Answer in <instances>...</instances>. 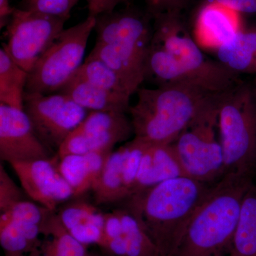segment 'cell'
I'll return each mask as SVG.
<instances>
[{"instance_id": "cell-22", "label": "cell", "mask_w": 256, "mask_h": 256, "mask_svg": "<svg viewBox=\"0 0 256 256\" xmlns=\"http://www.w3.org/2000/svg\"><path fill=\"white\" fill-rule=\"evenodd\" d=\"M42 228L0 216V244L5 256H26L41 246Z\"/></svg>"}, {"instance_id": "cell-35", "label": "cell", "mask_w": 256, "mask_h": 256, "mask_svg": "<svg viewBox=\"0 0 256 256\" xmlns=\"http://www.w3.org/2000/svg\"><path fill=\"white\" fill-rule=\"evenodd\" d=\"M38 252H33V254H30V255L26 256H40V252H38Z\"/></svg>"}, {"instance_id": "cell-17", "label": "cell", "mask_w": 256, "mask_h": 256, "mask_svg": "<svg viewBox=\"0 0 256 256\" xmlns=\"http://www.w3.org/2000/svg\"><path fill=\"white\" fill-rule=\"evenodd\" d=\"M181 176L184 172L173 143L149 144L141 159L134 194Z\"/></svg>"}, {"instance_id": "cell-28", "label": "cell", "mask_w": 256, "mask_h": 256, "mask_svg": "<svg viewBox=\"0 0 256 256\" xmlns=\"http://www.w3.org/2000/svg\"><path fill=\"white\" fill-rule=\"evenodd\" d=\"M79 0H22L16 8L33 10L60 18H70V12Z\"/></svg>"}, {"instance_id": "cell-19", "label": "cell", "mask_w": 256, "mask_h": 256, "mask_svg": "<svg viewBox=\"0 0 256 256\" xmlns=\"http://www.w3.org/2000/svg\"><path fill=\"white\" fill-rule=\"evenodd\" d=\"M57 215L66 229L78 242L88 247L100 246L105 214L97 207L86 202H74L64 206Z\"/></svg>"}, {"instance_id": "cell-13", "label": "cell", "mask_w": 256, "mask_h": 256, "mask_svg": "<svg viewBox=\"0 0 256 256\" xmlns=\"http://www.w3.org/2000/svg\"><path fill=\"white\" fill-rule=\"evenodd\" d=\"M50 150L37 137L24 110L0 104V158L8 163L46 160Z\"/></svg>"}, {"instance_id": "cell-1", "label": "cell", "mask_w": 256, "mask_h": 256, "mask_svg": "<svg viewBox=\"0 0 256 256\" xmlns=\"http://www.w3.org/2000/svg\"><path fill=\"white\" fill-rule=\"evenodd\" d=\"M213 185L178 176L134 194L124 201V207L136 216L163 256H174Z\"/></svg>"}, {"instance_id": "cell-7", "label": "cell", "mask_w": 256, "mask_h": 256, "mask_svg": "<svg viewBox=\"0 0 256 256\" xmlns=\"http://www.w3.org/2000/svg\"><path fill=\"white\" fill-rule=\"evenodd\" d=\"M95 25L96 18L88 16L82 22L64 28L28 74L25 92H58L82 65Z\"/></svg>"}, {"instance_id": "cell-34", "label": "cell", "mask_w": 256, "mask_h": 256, "mask_svg": "<svg viewBox=\"0 0 256 256\" xmlns=\"http://www.w3.org/2000/svg\"><path fill=\"white\" fill-rule=\"evenodd\" d=\"M95 256H117L112 255V254H107V252H100V254H94Z\"/></svg>"}, {"instance_id": "cell-33", "label": "cell", "mask_w": 256, "mask_h": 256, "mask_svg": "<svg viewBox=\"0 0 256 256\" xmlns=\"http://www.w3.org/2000/svg\"><path fill=\"white\" fill-rule=\"evenodd\" d=\"M14 10L10 4V0H0V28H6Z\"/></svg>"}, {"instance_id": "cell-9", "label": "cell", "mask_w": 256, "mask_h": 256, "mask_svg": "<svg viewBox=\"0 0 256 256\" xmlns=\"http://www.w3.org/2000/svg\"><path fill=\"white\" fill-rule=\"evenodd\" d=\"M24 110L37 137L50 151H58L70 132L86 117L87 110L73 100L57 94L25 92Z\"/></svg>"}, {"instance_id": "cell-24", "label": "cell", "mask_w": 256, "mask_h": 256, "mask_svg": "<svg viewBox=\"0 0 256 256\" xmlns=\"http://www.w3.org/2000/svg\"><path fill=\"white\" fill-rule=\"evenodd\" d=\"M229 256H256V180L242 200Z\"/></svg>"}, {"instance_id": "cell-5", "label": "cell", "mask_w": 256, "mask_h": 256, "mask_svg": "<svg viewBox=\"0 0 256 256\" xmlns=\"http://www.w3.org/2000/svg\"><path fill=\"white\" fill-rule=\"evenodd\" d=\"M154 18L152 45L169 54L194 84L214 94H224L238 84V74L205 56L182 23L180 11Z\"/></svg>"}, {"instance_id": "cell-8", "label": "cell", "mask_w": 256, "mask_h": 256, "mask_svg": "<svg viewBox=\"0 0 256 256\" xmlns=\"http://www.w3.org/2000/svg\"><path fill=\"white\" fill-rule=\"evenodd\" d=\"M67 20L40 12L15 8L6 26L8 43L3 44L2 46L12 60L28 74L63 32Z\"/></svg>"}, {"instance_id": "cell-29", "label": "cell", "mask_w": 256, "mask_h": 256, "mask_svg": "<svg viewBox=\"0 0 256 256\" xmlns=\"http://www.w3.org/2000/svg\"><path fill=\"white\" fill-rule=\"evenodd\" d=\"M20 188L6 172L2 164L0 165V212H6L18 202L22 201Z\"/></svg>"}, {"instance_id": "cell-6", "label": "cell", "mask_w": 256, "mask_h": 256, "mask_svg": "<svg viewBox=\"0 0 256 256\" xmlns=\"http://www.w3.org/2000/svg\"><path fill=\"white\" fill-rule=\"evenodd\" d=\"M220 95L205 107L173 142L185 176L214 184L225 175L218 130Z\"/></svg>"}, {"instance_id": "cell-25", "label": "cell", "mask_w": 256, "mask_h": 256, "mask_svg": "<svg viewBox=\"0 0 256 256\" xmlns=\"http://www.w3.org/2000/svg\"><path fill=\"white\" fill-rule=\"evenodd\" d=\"M28 73L12 60L4 47L0 50V104L24 110Z\"/></svg>"}, {"instance_id": "cell-30", "label": "cell", "mask_w": 256, "mask_h": 256, "mask_svg": "<svg viewBox=\"0 0 256 256\" xmlns=\"http://www.w3.org/2000/svg\"><path fill=\"white\" fill-rule=\"evenodd\" d=\"M184 0H144L146 12L152 18L172 11H180Z\"/></svg>"}, {"instance_id": "cell-23", "label": "cell", "mask_w": 256, "mask_h": 256, "mask_svg": "<svg viewBox=\"0 0 256 256\" xmlns=\"http://www.w3.org/2000/svg\"><path fill=\"white\" fill-rule=\"evenodd\" d=\"M42 235L45 238L38 250L41 256H95L69 233L54 212L47 220Z\"/></svg>"}, {"instance_id": "cell-11", "label": "cell", "mask_w": 256, "mask_h": 256, "mask_svg": "<svg viewBox=\"0 0 256 256\" xmlns=\"http://www.w3.org/2000/svg\"><path fill=\"white\" fill-rule=\"evenodd\" d=\"M148 144L134 138L111 152L92 190L96 204L124 202L134 194L141 159Z\"/></svg>"}, {"instance_id": "cell-16", "label": "cell", "mask_w": 256, "mask_h": 256, "mask_svg": "<svg viewBox=\"0 0 256 256\" xmlns=\"http://www.w3.org/2000/svg\"><path fill=\"white\" fill-rule=\"evenodd\" d=\"M240 15L227 6L208 0L196 16V38L204 46L216 50L242 30Z\"/></svg>"}, {"instance_id": "cell-10", "label": "cell", "mask_w": 256, "mask_h": 256, "mask_svg": "<svg viewBox=\"0 0 256 256\" xmlns=\"http://www.w3.org/2000/svg\"><path fill=\"white\" fill-rule=\"evenodd\" d=\"M132 133L131 120L124 112L90 111L62 143L57 156L114 151Z\"/></svg>"}, {"instance_id": "cell-26", "label": "cell", "mask_w": 256, "mask_h": 256, "mask_svg": "<svg viewBox=\"0 0 256 256\" xmlns=\"http://www.w3.org/2000/svg\"><path fill=\"white\" fill-rule=\"evenodd\" d=\"M76 73L96 86L131 97L118 74L97 58L88 56Z\"/></svg>"}, {"instance_id": "cell-15", "label": "cell", "mask_w": 256, "mask_h": 256, "mask_svg": "<svg viewBox=\"0 0 256 256\" xmlns=\"http://www.w3.org/2000/svg\"><path fill=\"white\" fill-rule=\"evenodd\" d=\"M151 44L146 40H131L110 45L96 43L88 56L101 60L114 70L132 96L146 80Z\"/></svg>"}, {"instance_id": "cell-14", "label": "cell", "mask_w": 256, "mask_h": 256, "mask_svg": "<svg viewBox=\"0 0 256 256\" xmlns=\"http://www.w3.org/2000/svg\"><path fill=\"white\" fill-rule=\"evenodd\" d=\"M101 252L117 256H163L128 208L105 214Z\"/></svg>"}, {"instance_id": "cell-2", "label": "cell", "mask_w": 256, "mask_h": 256, "mask_svg": "<svg viewBox=\"0 0 256 256\" xmlns=\"http://www.w3.org/2000/svg\"><path fill=\"white\" fill-rule=\"evenodd\" d=\"M137 94V102L128 111L134 138L151 144L174 142L198 114L222 95L185 84L140 88Z\"/></svg>"}, {"instance_id": "cell-18", "label": "cell", "mask_w": 256, "mask_h": 256, "mask_svg": "<svg viewBox=\"0 0 256 256\" xmlns=\"http://www.w3.org/2000/svg\"><path fill=\"white\" fill-rule=\"evenodd\" d=\"M86 110L127 114L130 97L92 85L75 73L58 90Z\"/></svg>"}, {"instance_id": "cell-27", "label": "cell", "mask_w": 256, "mask_h": 256, "mask_svg": "<svg viewBox=\"0 0 256 256\" xmlns=\"http://www.w3.org/2000/svg\"><path fill=\"white\" fill-rule=\"evenodd\" d=\"M53 212H54L47 210L41 205L38 206L32 202L22 200L15 204L6 212L1 213L0 216L18 222L34 224L41 226L43 232L47 220Z\"/></svg>"}, {"instance_id": "cell-4", "label": "cell", "mask_w": 256, "mask_h": 256, "mask_svg": "<svg viewBox=\"0 0 256 256\" xmlns=\"http://www.w3.org/2000/svg\"><path fill=\"white\" fill-rule=\"evenodd\" d=\"M218 130L225 174L256 176V86L237 84L220 96Z\"/></svg>"}, {"instance_id": "cell-32", "label": "cell", "mask_w": 256, "mask_h": 256, "mask_svg": "<svg viewBox=\"0 0 256 256\" xmlns=\"http://www.w3.org/2000/svg\"><path fill=\"white\" fill-rule=\"evenodd\" d=\"M227 6L239 14H256V0H210Z\"/></svg>"}, {"instance_id": "cell-31", "label": "cell", "mask_w": 256, "mask_h": 256, "mask_svg": "<svg viewBox=\"0 0 256 256\" xmlns=\"http://www.w3.org/2000/svg\"><path fill=\"white\" fill-rule=\"evenodd\" d=\"M88 16H96L116 10L122 0H86Z\"/></svg>"}, {"instance_id": "cell-20", "label": "cell", "mask_w": 256, "mask_h": 256, "mask_svg": "<svg viewBox=\"0 0 256 256\" xmlns=\"http://www.w3.org/2000/svg\"><path fill=\"white\" fill-rule=\"evenodd\" d=\"M112 152L68 154L60 158L58 168L73 190L74 197L82 196L92 190Z\"/></svg>"}, {"instance_id": "cell-21", "label": "cell", "mask_w": 256, "mask_h": 256, "mask_svg": "<svg viewBox=\"0 0 256 256\" xmlns=\"http://www.w3.org/2000/svg\"><path fill=\"white\" fill-rule=\"evenodd\" d=\"M216 50L218 62L232 72L256 74V26L242 28Z\"/></svg>"}, {"instance_id": "cell-3", "label": "cell", "mask_w": 256, "mask_h": 256, "mask_svg": "<svg viewBox=\"0 0 256 256\" xmlns=\"http://www.w3.org/2000/svg\"><path fill=\"white\" fill-rule=\"evenodd\" d=\"M255 178L228 173L210 188L174 256H229L244 197Z\"/></svg>"}, {"instance_id": "cell-12", "label": "cell", "mask_w": 256, "mask_h": 256, "mask_svg": "<svg viewBox=\"0 0 256 256\" xmlns=\"http://www.w3.org/2000/svg\"><path fill=\"white\" fill-rule=\"evenodd\" d=\"M58 156L46 160L10 163L23 190L34 201L54 212L74 196V192L58 168Z\"/></svg>"}]
</instances>
